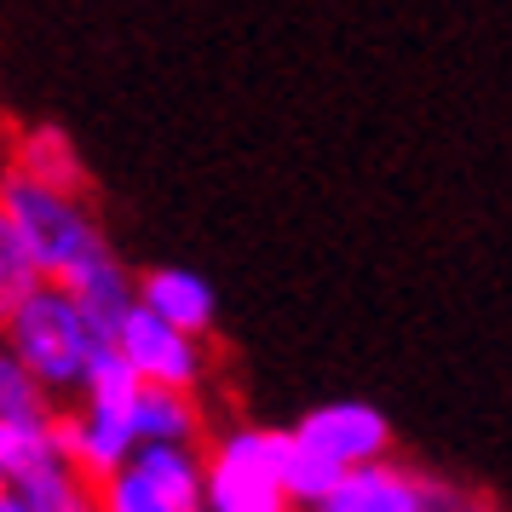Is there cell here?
Returning <instances> with one entry per match:
<instances>
[{
    "label": "cell",
    "instance_id": "1",
    "mask_svg": "<svg viewBox=\"0 0 512 512\" xmlns=\"http://www.w3.org/2000/svg\"><path fill=\"white\" fill-rule=\"evenodd\" d=\"M110 334L87 317V305L75 300L64 282H41L35 294L6 311V346L47 392H81L93 351Z\"/></svg>",
    "mask_w": 512,
    "mask_h": 512
},
{
    "label": "cell",
    "instance_id": "2",
    "mask_svg": "<svg viewBox=\"0 0 512 512\" xmlns=\"http://www.w3.org/2000/svg\"><path fill=\"white\" fill-rule=\"evenodd\" d=\"M0 219H12V225L24 231V242L35 248L47 282H70L87 259L110 248L104 231L93 225V213L75 202V190H52V185H41V179L18 173V167H12L6 185H0Z\"/></svg>",
    "mask_w": 512,
    "mask_h": 512
},
{
    "label": "cell",
    "instance_id": "3",
    "mask_svg": "<svg viewBox=\"0 0 512 512\" xmlns=\"http://www.w3.org/2000/svg\"><path fill=\"white\" fill-rule=\"evenodd\" d=\"M294 432L282 426H236L208 455V512H300L288 495Z\"/></svg>",
    "mask_w": 512,
    "mask_h": 512
},
{
    "label": "cell",
    "instance_id": "4",
    "mask_svg": "<svg viewBox=\"0 0 512 512\" xmlns=\"http://www.w3.org/2000/svg\"><path fill=\"white\" fill-rule=\"evenodd\" d=\"M121 357L144 374V386H173V392H190L202 380V351H196V334L173 328L167 317H156L144 300H133V311L121 317L116 328Z\"/></svg>",
    "mask_w": 512,
    "mask_h": 512
},
{
    "label": "cell",
    "instance_id": "5",
    "mask_svg": "<svg viewBox=\"0 0 512 512\" xmlns=\"http://www.w3.org/2000/svg\"><path fill=\"white\" fill-rule=\"evenodd\" d=\"M305 443H317L323 455L346 466H374L392 455V420L380 415L374 403H357V397H340V403H317L311 415H300L294 426Z\"/></svg>",
    "mask_w": 512,
    "mask_h": 512
},
{
    "label": "cell",
    "instance_id": "6",
    "mask_svg": "<svg viewBox=\"0 0 512 512\" xmlns=\"http://www.w3.org/2000/svg\"><path fill=\"white\" fill-rule=\"evenodd\" d=\"M449 501L455 495L443 484H432V478H420V472L392 466V461H374V466H357L317 512H443Z\"/></svg>",
    "mask_w": 512,
    "mask_h": 512
},
{
    "label": "cell",
    "instance_id": "7",
    "mask_svg": "<svg viewBox=\"0 0 512 512\" xmlns=\"http://www.w3.org/2000/svg\"><path fill=\"white\" fill-rule=\"evenodd\" d=\"M58 449L81 466V478L87 484H110L116 472L133 466L139 455V426L127 415H104V409H75V415H58Z\"/></svg>",
    "mask_w": 512,
    "mask_h": 512
},
{
    "label": "cell",
    "instance_id": "8",
    "mask_svg": "<svg viewBox=\"0 0 512 512\" xmlns=\"http://www.w3.org/2000/svg\"><path fill=\"white\" fill-rule=\"evenodd\" d=\"M139 300L167 317L173 328H185V334H208L213 328V282L185 271V265H156V271H144L139 277Z\"/></svg>",
    "mask_w": 512,
    "mask_h": 512
},
{
    "label": "cell",
    "instance_id": "9",
    "mask_svg": "<svg viewBox=\"0 0 512 512\" xmlns=\"http://www.w3.org/2000/svg\"><path fill=\"white\" fill-rule=\"evenodd\" d=\"M133 466L173 512H208V461H196L190 443H139Z\"/></svg>",
    "mask_w": 512,
    "mask_h": 512
},
{
    "label": "cell",
    "instance_id": "10",
    "mask_svg": "<svg viewBox=\"0 0 512 512\" xmlns=\"http://www.w3.org/2000/svg\"><path fill=\"white\" fill-rule=\"evenodd\" d=\"M52 455H64L52 409H41V415H0V478L6 484H18L24 472H35Z\"/></svg>",
    "mask_w": 512,
    "mask_h": 512
},
{
    "label": "cell",
    "instance_id": "11",
    "mask_svg": "<svg viewBox=\"0 0 512 512\" xmlns=\"http://www.w3.org/2000/svg\"><path fill=\"white\" fill-rule=\"evenodd\" d=\"M133 426H139V443H190L196 438V403L190 392H173V386H144L139 409H133Z\"/></svg>",
    "mask_w": 512,
    "mask_h": 512
},
{
    "label": "cell",
    "instance_id": "12",
    "mask_svg": "<svg viewBox=\"0 0 512 512\" xmlns=\"http://www.w3.org/2000/svg\"><path fill=\"white\" fill-rule=\"evenodd\" d=\"M18 501H24L29 512H70L75 501H87V478H81V466L70 461V455H52V461H41L35 472H24L18 484H6Z\"/></svg>",
    "mask_w": 512,
    "mask_h": 512
},
{
    "label": "cell",
    "instance_id": "13",
    "mask_svg": "<svg viewBox=\"0 0 512 512\" xmlns=\"http://www.w3.org/2000/svg\"><path fill=\"white\" fill-rule=\"evenodd\" d=\"M357 466L334 461V455H323L317 443H305L300 432H294V461H288V495L300 501V512H317L334 495V489L346 484Z\"/></svg>",
    "mask_w": 512,
    "mask_h": 512
},
{
    "label": "cell",
    "instance_id": "14",
    "mask_svg": "<svg viewBox=\"0 0 512 512\" xmlns=\"http://www.w3.org/2000/svg\"><path fill=\"white\" fill-rule=\"evenodd\" d=\"M18 173H29V179H41V185L52 190H75L81 185V167H75V144L58 133V127H35L24 144H18Z\"/></svg>",
    "mask_w": 512,
    "mask_h": 512
},
{
    "label": "cell",
    "instance_id": "15",
    "mask_svg": "<svg viewBox=\"0 0 512 512\" xmlns=\"http://www.w3.org/2000/svg\"><path fill=\"white\" fill-rule=\"evenodd\" d=\"M98 512H173V507L156 495V484L144 478L139 466H127L110 484H98Z\"/></svg>",
    "mask_w": 512,
    "mask_h": 512
},
{
    "label": "cell",
    "instance_id": "16",
    "mask_svg": "<svg viewBox=\"0 0 512 512\" xmlns=\"http://www.w3.org/2000/svg\"><path fill=\"white\" fill-rule=\"evenodd\" d=\"M0 512H29V507L18 501V495H12V489H6V495H0Z\"/></svg>",
    "mask_w": 512,
    "mask_h": 512
},
{
    "label": "cell",
    "instance_id": "17",
    "mask_svg": "<svg viewBox=\"0 0 512 512\" xmlns=\"http://www.w3.org/2000/svg\"><path fill=\"white\" fill-rule=\"evenodd\" d=\"M443 512H484V507H478V501H461V495H455V501H449Z\"/></svg>",
    "mask_w": 512,
    "mask_h": 512
}]
</instances>
